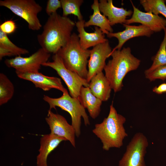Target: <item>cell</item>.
Returning a JSON list of instances; mask_svg holds the SVG:
<instances>
[{
    "mask_svg": "<svg viewBox=\"0 0 166 166\" xmlns=\"http://www.w3.org/2000/svg\"><path fill=\"white\" fill-rule=\"evenodd\" d=\"M75 26L69 18L57 12L49 16L42 32L37 36L41 48L49 53L56 54L69 40Z\"/></svg>",
    "mask_w": 166,
    "mask_h": 166,
    "instance_id": "1",
    "label": "cell"
},
{
    "mask_svg": "<svg viewBox=\"0 0 166 166\" xmlns=\"http://www.w3.org/2000/svg\"><path fill=\"white\" fill-rule=\"evenodd\" d=\"M126 121L124 116L117 113L113 102L107 117L101 123L95 124L92 130L101 140L104 150L108 151L123 146L124 139L128 136L124 126Z\"/></svg>",
    "mask_w": 166,
    "mask_h": 166,
    "instance_id": "2",
    "label": "cell"
},
{
    "mask_svg": "<svg viewBox=\"0 0 166 166\" xmlns=\"http://www.w3.org/2000/svg\"><path fill=\"white\" fill-rule=\"evenodd\" d=\"M110 56L112 59L109 61L104 70L112 89L117 93L122 89L123 81L126 75L136 70L140 64V60L132 54L129 47L111 52L109 57Z\"/></svg>",
    "mask_w": 166,
    "mask_h": 166,
    "instance_id": "3",
    "label": "cell"
},
{
    "mask_svg": "<svg viewBox=\"0 0 166 166\" xmlns=\"http://www.w3.org/2000/svg\"><path fill=\"white\" fill-rule=\"evenodd\" d=\"M90 52V50L85 49L81 47L78 35L73 33L67 44L57 53L67 69L86 79Z\"/></svg>",
    "mask_w": 166,
    "mask_h": 166,
    "instance_id": "4",
    "label": "cell"
},
{
    "mask_svg": "<svg viewBox=\"0 0 166 166\" xmlns=\"http://www.w3.org/2000/svg\"><path fill=\"white\" fill-rule=\"evenodd\" d=\"M43 99L49 104V110L52 109H56V107H58L70 114L71 125L74 129L76 136L77 137L81 135V117L83 119L85 125L90 124L89 117L78 98L72 97L68 92L63 93L62 96L58 98H53L44 95Z\"/></svg>",
    "mask_w": 166,
    "mask_h": 166,
    "instance_id": "5",
    "label": "cell"
},
{
    "mask_svg": "<svg viewBox=\"0 0 166 166\" xmlns=\"http://www.w3.org/2000/svg\"><path fill=\"white\" fill-rule=\"evenodd\" d=\"M0 6L7 8L24 20L30 29L37 31L41 28L42 26L38 15L42 7L35 0H1Z\"/></svg>",
    "mask_w": 166,
    "mask_h": 166,
    "instance_id": "6",
    "label": "cell"
},
{
    "mask_svg": "<svg viewBox=\"0 0 166 166\" xmlns=\"http://www.w3.org/2000/svg\"><path fill=\"white\" fill-rule=\"evenodd\" d=\"M52 60V61H48L43 63L42 66L49 67L55 70L66 84L71 96L78 98L81 87H89V83L86 79L67 69L57 53L53 54Z\"/></svg>",
    "mask_w": 166,
    "mask_h": 166,
    "instance_id": "7",
    "label": "cell"
},
{
    "mask_svg": "<svg viewBox=\"0 0 166 166\" xmlns=\"http://www.w3.org/2000/svg\"><path fill=\"white\" fill-rule=\"evenodd\" d=\"M148 142L143 133L137 132L127 145L119 166H145L144 156Z\"/></svg>",
    "mask_w": 166,
    "mask_h": 166,
    "instance_id": "8",
    "label": "cell"
},
{
    "mask_svg": "<svg viewBox=\"0 0 166 166\" xmlns=\"http://www.w3.org/2000/svg\"><path fill=\"white\" fill-rule=\"evenodd\" d=\"M50 56L40 48L28 57L17 56L6 59L4 63L8 67L14 68L16 73L38 72L41 65L48 61Z\"/></svg>",
    "mask_w": 166,
    "mask_h": 166,
    "instance_id": "9",
    "label": "cell"
},
{
    "mask_svg": "<svg viewBox=\"0 0 166 166\" xmlns=\"http://www.w3.org/2000/svg\"><path fill=\"white\" fill-rule=\"evenodd\" d=\"M112 50L108 41L96 45L90 50L86 79L88 83L94 76L102 72L106 65V60L109 57Z\"/></svg>",
    "mask_w": 166,
    "mask_h": 166,
    "instance_id": "10",
    "label": "cell"
},
{
    "mask_svg": "<svg viewBox=\"0 0 166 166\" xmlns=\"http://www.w3.org/2000/svg\"><path fill=\"white\" fill-rule=\"evenodd\" d=\"M45 120L49 126L50 134L65 138L76 147L74 129L64 117L49 110Z\"/></svg>",
    "mask_w": 166,
    "mask_h": 166,
    "instance_id": "11",
    "label": "cell"
},
{
    "mask_svg": "<svg viewBox=\"0 0 166 166\" xmlns=\"http://www.w3.org/2000/svg\"><path fill=\"white\" fill-rule=\"evenodd\" d=\"M133 8L132 17L127 19L124 24L130 25L134 23H140L154 32H159L166 27V19L150 12H143L136 7L131 1Z\"/></svg>",
    "mask_w": 166,
    "mask_h": 166,
    "instance_id": "12",
    "label": "cell"
},
{
    "mask_svg": "<svg viewBox=\"0 0 166 166\" xmlns=\"http://www.w3.org/2000/svg\"><path fill=\"white\" fill-rule=\"evenodd\" d=\"M16 73L19 78L31 81L36 87L44 91H48L55 89L63 93L68 92L62 85L61 79L58 77L46 76L39 72Z\"/></svg>",
    "mask_w": 166,
    "mask_h": 166,
    "instance_id": "13",
    "label": "cell"
},
{
    "mask_svg": "<svg viewBox=\"0 0 166 166\" xmlns=\"http://www.w3.org/2000/svg\"><path fill=\"white\" fill-rule=\"evenodd\" d=\"M123 25L125 28L124 30L116 33H109L107 35V37H115L118 41V44L111 52L116 50H121L124 44L130 39L140 36L149 37L154 33L148 27L142 25L132 26L123 24Z\"/></svg>",
    "mask_w": 166,
    "mask_h": 166,
    "instance_id": "14",
    "label": "cell"
},
{
    "mask_svg": "<svg viewBox=\"0 0 166 166\" xmlns=\"http://www.w3.org/2000/svg\"><path fill=\"white\" fill-rule=\"evenodd\" d=\"M99 6L101 12L108 17L111 26L118 23L124 24L127 17L133 14L131 10H127L123 7L115 6L112 0H100Z\"/></svg>",
    "mask_w": 166,
    "mask_h": 166,
    "instance_id": "15",
    "label": "cell"
},
{
    "mask_svg": "<svg viewBox=\"0 0 166 166\" xmlns=\"http://www.w3.org/2000/svg\"><path fill=\"white\" fill-rule=\"evenodd\" d=\"M84 20L78 21L75 23L79 38V42L81 47L85 49H88L91 47L104 42L108 40L105 38V34L97 26H95L94 32H87L84 29Z\"/></svg>",
    "mask_w": 166,
    "mask_h": 166,
    "instance_id": "16",
    "label": "cell"
},
{
    "mask_svg": "<svg viewBox=\"0 0 166 166\" xmlns=\"http://www.w3.org/2000/svg\"><path fill=\"white\" fill-rule=\"evenodd\" d=\"M65 138L50 133L43 135L41 138L39 153L37 157V166H48L47 158L49 154Z\"/></svg>",
    "mask_w": 166,
    "mask_h": 166,
    "instance_id": "17",
    "label": "cell"
},
{
    "mask_svg": "<svg viewBox=\"0 0 166 166\" xmlns=\"http://www.w3.org/2000/svg\"><path fill=\"white\" fill-rule=\"evenodd\" d=\"M89 83L90 90L95 97L102 101L109 99L112 89L102 72L94 76Z\"/></svg>",
    "mask_w": 166,
    "mask_h": 166,
    "instance_id": "18",
    "label": "cell"
},
{
    "mask_svg": "<svg viewBox=\"0 0 166 166\" xmlns=\"http://www.w3.org/2000/svg\"><path fill=\"white\" fill-rule=\"evenodd\" d=\"M78 98L83 107L87 109L92 118L95 119L98 117L102 101L92 93L89 87H81Z\"/></svg>",
    "mask_w": 166,
    "mask_h": 166,
    "instance_id": "19",
    "label": "cell"
},
{
    "mask_svg": "<svg viewBox=\"0 0 166 166\" xmlns=\"http://www.w3.org/2000/svg\"><path fill=\"white\" fill-rule=\"evenodd\" d=\"M99 3L98 0H94L91 6L93 13L90 16L89 20L85 22L84 27H88L91 26L98 27L104 34L107 35L109 33L113 32V30L108 18L101 14L99 10Z\"/></svg>",
    "mask_w": 166,
    "mask_h": 166,
    "instance_id": "20",
    "label": "cell"
},
{
    "mask_svg": "<svg viewBox=\"0 0 166 166\" xmlns=\"http://www.w3.org/2000/svg\"><path fill=\"white\" fill-rule=\"evenodd\" d=\"M13 84L7 76L0 73V105L7 103L12 97L14 93Z\"/></svg>",
    "mask_w": 166,
    "mask_h": 166,
    "instance_id": "21",
    "label": "cell"
},
{
    "mask_svg": "<svg viewBox=\"0 0 166 166\" xmlns=\"http://www.w3.org/2000/svg\"><path fill=\"white\" fill-rule=\"evenodd\" d=\"M62 9V16L67 17L69 14L77 16L78 21L83 19L80 7L83 2V0H60Z\"/></svg>",
    "mask_w": 166,
    "mask_h": 166,
    "instance_id": "22",
    "label": "cell"
},
{
    "mask_svg": "<svg viewBox=\"0 0 166 166\" xmlns=\"http://www.w3.org/2000/svg\"><path fill=\"white\" fill-rule=\"evenodd\" d=\"M164 36L159 49L153 58L151 66L144 71V74L152 72L157 68L166 65V27L164 30Z\"/></svg>",
    "mask_w": 166,
    "mask_h": 166,
    "instance_id": "23",
    "label": "cell"
},
{
    "mask_svg": "<svg viewBox=\"0 0 166 166\" xmlns=\"http://www.w3.org/2000/svg\"><path fill=\"white\" fill-rule=\"evenodd\" d=\"M164 0H140V4L146 12L159 15L161 14L166 19V5Z\"/></svg>",
    "mask_w": 166,
    "mask_h": 166,
    "instance_id": "24",
    "label": "cell"
},
{
    "mask_svg": "<svg viewBox=\"0 0 166 166\" xmlns=\"http://www.w3.org/2000/svg\"><path fill=\"white\" fill-rule=\"evenodd\" d=\"M0 47L8 50L11 56H21L29 53V51L25 49L19 47L13 43L7 34L0 30Z\"/></svg>",
    "mask_w": 166,
    "mask_h": 166,
    "instance_id": "25",
    "label": "cell"
},
{
    "mask_svg": "<svg viewBox=\"0 0 166 166\" xmlns=\"http://www.w3.org/2000/svg\"><path fill=\"white\" fill-rule=\"evenodd\" d=\"M145 76L150 81L157 79L165 80L166 79V65L159 67L150 73L145 74Z\"/></svg>",
    "mask_w": 166,
    "mask_h": 166,
    "instance_id": "26",
    "label": "cell"
},
{
    "mask_svg": "<svg viewBox=\"0 0 166 166\" xmlns=\"http://www.w3.org/2000/svg\"><path fill=\"white\" fill-rule=\"evenodd\" d=\"M17 28L15 22L12 20L6 21L0 25V30L7 35L14 33Z\"/></svg>",
    "mask_w": 166,
    "mask_h": 166,
    "instance_id": "27",
    "label": "cell"
},
{
    "mask_svg": "<svg viewBox=\"0 0 166 166\" xmlns=\"http://www.w3.org/2000/svg\"><path fill=\"white\" fill-rule=\"evenodd\" d=\"M61 7L60 0H48L47 2L45 12L49 16L57 12V10Z\"/></svg>",
    "mask_w": 166,
    "mask_h": 166,
    "instance_id": "28",
    "label": "cell"
},
{
    "mask_svg": "<svg viewBox=\"0 0 166 166\" xmlns=\"http://www.w3.org/2000/svg\"><path fill=\"white\" fill-rule=\"evenodd\" d=\"M152 91L157 94H160L166 93V83H164L152 89Z\"/></svg>",
    "mask_w": 166,
    "mask_h": 166,
    "instance_id": "29",
    "label": "cell"
},
{
    "mask_svg": "<svg viewBox=\"0 0 166 166\" xmlns=\"http://www.w3.org/2000/svg\"><path fill=\"white\" fill-rule=\"evenodd\" d=\"M165 2H166V0H165Z\"/></svg>",
    "mask_w": 166,
    "mask_h": 166,
    "instance_id": "30",
    "label": "cell"
}]
</instances>
